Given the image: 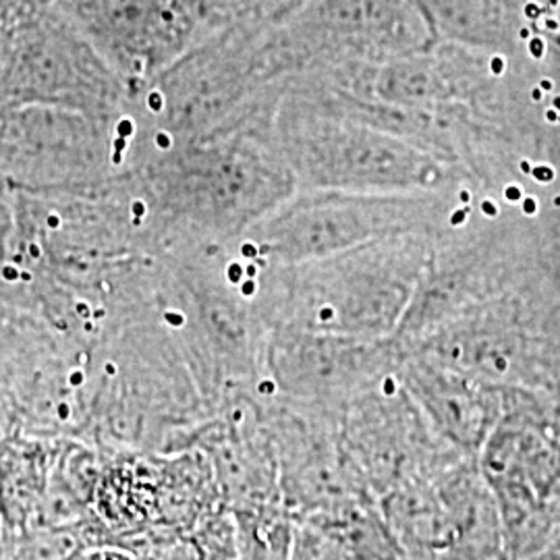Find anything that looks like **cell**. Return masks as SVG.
I'll return each instance as SVG.
<instances>
[{"label": "cell", "instance_id": "6da1fadb", "mask_svg": "<svg viewBox=\"0 0 560 560\" xmlns=\"http://www.w3.org/2000/svg\"><path fill=\"white\" fill-rule=\"evenodd\" d=\"M451 517L446 560H513L492 488L469 459L455 460L436 478Z\"/></svg>", "mask_w": 560, "mask_h": 560}, {"label": "cell", "instance_id": "7a4b0ae2", "mask_svg": "<svg viewBox=\"0 0 560 560\" xmlns=\"http://www.w3.org/2000/svg\"><path fill=\"white\" fill-rule=\"evenodd\" d=\"M57 441L20 436L0 451L2 534L34 525L48 490Z\"/></svg>", "mask_w": 560, "mask_h": 560}, {"label": "cell", "instance_id": "3957f363", "mask_svg": "<svg viewBox=\"0 0 560 560\" xmlns=\"http://www.w3.org/2000/svg\"><path fill=\"white\" fill-rule=\"evenodd\" d=\"M365 363V351L345 345L326 342L318 337H298L282 342L277 368L280 381L298 393L318 395L322 390H337L360 376Z\"/></svg>", "mask_w": 560, "mask_h": 560}, {"label": "cell", "instance_id": "277c9868", "mask_svg": "<svg viewBox=\"0 0 560 560\" xmlns=\"http://www.w3.org/2000/svg\"><path fill=\"white\" fill-rule=\"evenodd\" d=\"M2 538L9 560H85L94 548L110 544L94 513L71 525H27Z\"/></svg>", "mask_w": 560, "mask_h": 560}, {"label": "cell", "instance_id": "5b68a950", "mask_svg": "<svg viewBox=\"0 0 560 560\" xmlns=\"http://www.w3.org/2000/svg\"><path fill=\"white\" fill-rule=\"evenodd\" d=\"M240 560H293L295 520L287 506L231 513Z\"/></svg>", "mask_w": 560, "mask_h": 560}, {"label": "cell", "instance_id": "8992f818", "mask_svg": "<svg viewBox=\"0 0 560 560\" xmlns=\"http://www.w3.org/2000/svg\"><path fill=\"white\" fill-rule=\"evenodd\" d=\"M293 560H355L353 552L320 525H295V552Z\"/></svg>", "mask_w": 560, "mask_h": 560}, {"label": "cell", "instance_id": "52a82bcc", "mask_svg": "<svg viewBox=\"0 0 560 560\" xmlns=\"http://www.w3.org/2000/svg\"><path fill=\"white\" fill-rule=\"evenodd\" d=\"M85 560H145L138 552H133L131 548L117 546V544H106L94 548Z\"/></svg>", "mask_w": 560, "mask_h": 560}, {"label": "cell", "instance_id": "ba28073f", "mask_svg": "<svg viewBox=\"0 0 560 560\" xmlns=\"http://www.w3.org/2000/svg\"><path fill=\"white\" fill-rule=\"evenodd\" d=\"M0 560H9L7 548H4V538H2V525H0Z\"/></svg>", "mask_w": 560, "mask_h": 560}]
</instances>
